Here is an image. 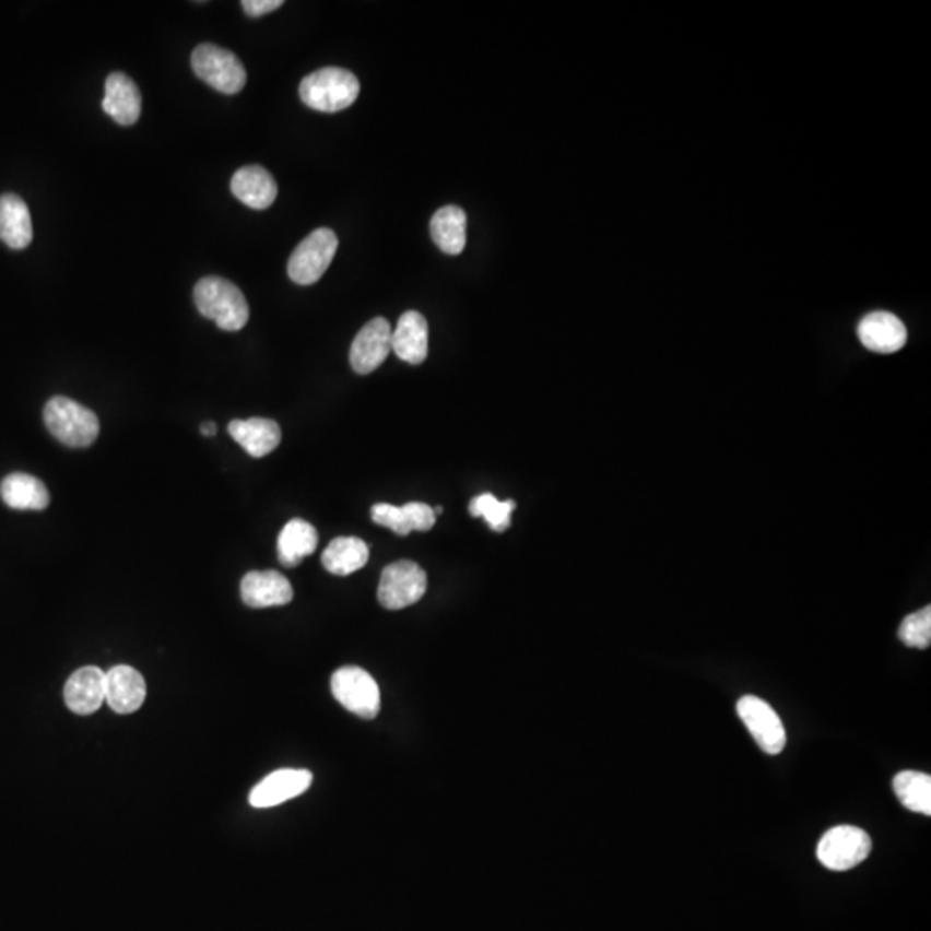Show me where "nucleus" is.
<instances>
[{"mask_svg": "<svg viewBox=\"0 0 931 931\" xmlns=\"http://www.w3.org/2000/svg\"><path fill=\"white\" fill-rule=\"evenodd\" d=\"M193 300L204 318L226 331H238L249 321V304L235 283L220 276H208L193 288Z\"/></svg>", "mask_w": 931, "mask_h": 931, "instance_id": "1", "label": "nucleus"}, {"mask_svg": "<svg viewBox=\"0 0 931 931\" xmlns=\"http://www.w3.org/2000/svg\"><path fill=\"white\" fill-rule=\"evenodd\" d=\"M360 91L356 74L335 66L307 74L298 86V95L307 107L330 115L356 103Z\"/></svg>", "mask_w": 931, "mask_h": 931, "instance_id": "2", "label": "nucleus"}, {"mask_svg": "<svg viewBox=\"0 0 931 931\" xmlns=\"http://www.w3.org/2000/svg\"><path fill=\"white\" fill-rule=\"evenodd\" d=\"M44 421L54 437L73 449L91 447L101 432L97 414L64 396L52 397L47 402Z\"/></svg>", "mask_w": 931, "mask_h": 931, "instance_id": "3", "label": "nucleus"}, {"mask_svg": "<svg viewBox=\"0 0 931 931\" xmlns=\"http://www.w3.org/2000/svg\"><path fill=\"white\" fill-rule=\"evenodd\" d=\"M192 70L202 82L221 94H238L246 86V68L228 49L202 44L192 52Z\"/></svg>", "mask_w": 931, "mask_h": 931, "instance_id": "4", "label": "nucleus"}, {"mask_svg": "<svg viewBox=\"0 0 931 931\" xmlns=\"http://www.w3.org/2000/svg\"><path fill=\"white\" fill-rule=\"evenodd\" d=\"M339 238L330 228H318L307 235L288 259V276L297 285H313L327 273L335 258Z\"/></svg>", "mask_w": 931, "mask_h": 931, "instance_id": "5", "label": "nucleus"}, {"mask_svg": "<svg viewBox=\"0 0 931 931\" xmlns=\"http://www.w3.org/2000/svg\"><path fill=\"white\" fill-rule=\"evenodd\" d=\"M331 694L349 712L373 719L380 712L381 698L378 683L363 668H340L331 676Z\"/></svg>", "mask_w": 931, "mask_h": 931, "instance_id": "6", "label": "nucleus"}, {"mask_svg": "<svg viewBox=\"0 0 931 931\" xmlns=\"http://www.w3.org/2000/svg\"><path fill=\"white\" fill-rule=\"evenodd\" d=\"M873 849L870 835L858 826H835L817 844V859L832 871H849L867 861Z\"/></svg>", "mask_w": 931, "mask_h": 931, "instance_id": "7", "label": "nucleus"}, {"mask_svg": "<svg viewBox=\"0 0 931 931\" xmlns=\"http://www.w3.org/2000/svg\"><path fill=\"white\" fill-rule=\"evenodd\" d=\"M428 580L425 569L413 561L388 564L378 585V601L385 609L399 611L416 604L425 596Z\"/></svg>", "mask_w": 931, "mask_h": 931, "instance_id": "8", "label": "nucleus"}, {"mask_svg": "<svg viewBox=\"0 0 931 931\" xmlns=\"http://www.w3.org/2000/svg\"><path fill=\"white\" fill-rule=\"evenodd\" d=\"M736 712L744 721L756 744L769 756L780 754L787 744V731L780 716L763 698L745 695L736 704Z\"/></svg>", "mask_w": 931, "mask_h": 931, "instance_id": "9", "label": "nucleus"}, {"mask_svg": "<svg viewBox=\"0 0 931 931\" xmlns=\"http://www.w3.org/2000/svg\"><path fill=\"white\" fill-rule=\"evenodd\" d=\"M392 352V327L385 318H375L364 325L351 347V366L360 375H369L380 368Z\"/></svg>", "mask_w": 931, "mask_h": 931, "instance_id": "10", "label": "nucleus"}, {"mask_svg": "<svg viewBox=\"0 0 931 931\" xmlns=\"http://www.w3.org/2000/svg\"><path fill=\"white\" fill-rule=\"evenodd\" d=\"M310 783L313 775L307 769H279L254 787L249 802L252 808H274L294 797L303 796Z\"/></svg>", "mask_w": 931, "mask_h": 931, "instance_id": "11", "label": "nucleus"}, {"mask_svg": "<svg viewBox=\"0 0 931 931\" xmlns=\"http://www.w3.org/2000/svg\"><path fill=\"white\" fill-rule=\"evenodd\" d=\"M64 700L74 715H94L106 703V673L97 667L74 671L66 682Z\"/></svg>", "mask_w": 931, "mask_h": 931, "instance_id": "12", "label": "nucleus"}, {"mask_svg": "<svg viewBox=\"0 0 931 931\" xmlns=\"http://www.w3.org/2000/svg\"><path fill=\"white\" fill-rule=\"evenodd\" d=\"M148 697V685L135 668L119 664L106 673V703L118 715L139 711Z\"/></svg>", "mask_w": 931, "mask_h": 931, "instance_id": "13", "label": "nucleus"}, {"mask_svg": "<svg viewBox=\"0 0 931 931\" xmlns=\"http://www.w3.org/2000/svg\"><path fill=\"white\" fill-rule=\"evenodd\" d=\"M859 340L864 347L879 354H894L907 342V330L897 316L876 310L864 316L858 327Z\"/></svg>", "mask_w": 931, "mask_h": 931, "instance_id": "14", "label": "nucleus"}, {"mask_svg": "<svg viewBox=\"0 0 931 931\" xmlns=\"http://www.w3.org/2000/svg\"><path fill=\"white\" fill-rule=\"evenodd\" d=\"M241 601L249 608L286 605L294 599L291 581L279 571H250L241 578Z\"/></svg>", "mask_w": 931, "mask_h": 931, "instance_id": "15", "label": "nucleus"}, {"mask_svg": "<svg viewBox=\"0 0 931 931\" xmlns=\"http://www.w3.org/2000/svg\"><path fill=\"white\" fill-rule=\"evenodd\" d=\"M103 109L121 127L135 125L142 113V95L137 83L125 73H110Z\"/></svg>", "mask_w": 931, "mask_h": 931, "instance_id": "16", "label": "nucleus"}, {"mask_svg": "<svg viewBox=\"0 0 931 931\" xmlns=\"http://www.w3.org/2000/svg\"><path fill=\"white\" fill-rule=\"evenodd\" d=\"M228 434L252 458H264L282 441V429L279 423L266 417L233 420L228 425Z\"/></svg>", "mask_w": 931, "mask_h": 931, "instance_id": "17", "label": "nucleus"}, {"mask_svg": "<svg viewBox=\"0 0 931 931\" xmlns=\"http://www.w3.org/2000/svg\"><path fill=\"white\" fill-rule=\"evenodd\" d=\"M392 352L404 363H423L428 356V323L417 310H408L392 330Z\"/></svg>", "mask_w": 931, "mask_h": 931, "instance_id": "18", "label": "nucleus"}, {"mask_svg": "<svg viewBox=\"0 0 931 931\" xmlns=\"http://www.w3.org/2000/svg\"><path fill=\"white\" fill-rule=\"evenodd\" d=\"M232 193L249 208L268 209L279 196V185L262 166H246L232 178Z\"/></svg>", "mask_w": 931, "mask_h": 931, "instance_id": "19", "label": "nucleus"}, {"mask_svg": "<svg viewBox=\"0 0 931 931\" xmlns=\"http://www.w3.org/2000/svg\"><path fill=\"white\" fill-rule=\"evenodd\" d=\"M0 497L5 506L20 511H42L50 503L44 482L26 473L8 474L0 483Z\"/></svg>", "mask_w": 931, "mask_h": 931, "instance_id": "20", "label": "nucleus"}, {"mask_svg": "<svg viewBox=\"0 0 931 931\" xmlns=\"http://www.w3.org/2000/svg\"><path fill=\"white\" fill-rule=\"evenodd\" d=\"M33 238L28 205L14 193L0 196V240L11 249H25Z\"/></svg>", "mask_w": 931, "mask_h": 931, "instance_id": "21", "label": "nucleus"}, {"mask_svg": "<svg viewBox=\"0 0 931 931\" xmlns=\"http://www.w3.org/2000/svg\"><path fill=\"white\" fill-rule=\"evenodd\" d=\"M318 547V531L304 519H292L279 537V559L286 568H295Z\"/></svg>", "mask_w": 931, "mask_h": 931, "instance_id": "22", "label": "nucleus"}, {"mask_svg": "<svg viewBox=\"0 0 931 931\" xmlns=\"http://www.w3.org/2000/svg\"><path fill=\"white\" fill-rule=\"evenodd\" d=\"M369 559L368 543L357 537H339L325 549L323 566L331 575L347 576L360 571Z\"/></svg>", "mask_w": 931, "mask_h": 931, "instance_id": "23", "label": "nucleus"}, {"mask_svg": "<svg viewBox=\"0 0 931 931\" xmlns=\"http://www.w3.org/2000/svg\"><path fill=\"white\" fill-rule=\"evenodd\" d=\"M466 213L458 205L438 209L429 223L435 246L449 256H459L466 247Z\"/></svg>", "mask_w": 931, "mask_h": 931, "instance_id": "24", "label": "nucleus"}, {"mask_svg": "<svg viewBox=\"0 0 931 931\" xmlns=\"http://www.w3.org/2000/svg\"><path fill=\"white\" fill-rule=\"evenodd\" d=\"M894 792L904 808L915 813L931 814V776L919 771H903L894 778Z\"/></svg>", "mask_w": 931, "mask_h": 931, "instance_id": "25", "label": "nucleus"}, {"mask_svg": "<svg viewBox=\"0 0 931 931\" xmlns=\"http://www.w3.org/2000/svg\"><path fill=\"white\" fill-rule=\"evenodd\" d=\"M516 509L515 500H498L495 495H476L470 503V515L483 518L491 530L503 533L511 527V515Z\"/></svg>", "mask_w": 931, "mask_h": 931, "instance_id": "26", "label": "nucleus"}, {"mask_svg": "<svg viewBox=\"0 0 931 931\" xmlns=\"http://www.w3.org/2000/svg\"><path fill=\"white\" fill-rule=\"evenodd\" d=\"M899 638L907 647L928 649L931 644V608L921 609L918 613L909 614L899 628Z\"/></svg>", "mask_w": 931, "mask_h": 931, "instance_id": "27", "label": "nucleus"}, {"mask_svg": "<svg viewBox=\"0 0 931 931\" xmlns=\"http://www.w3.org/2000/svg\"><path fill=\"white\" fill-rule=\"evenodd\" d=\"M372 518L376 525L392 530L397 535L405 537L413 531L409 527L404 509L392 506V504H376V506H373Z\"/></svg>", "mask_w": 931, "mask_h": 931, "instance_id": "28", "label": "nucleus"}, {"mask_svg": "<svg viewBox=\"0 0 931 931\" xmlns=\"http://www.w3.org/2000/svg\"><path fill=\"white\" fill-rule=\"evenodd\" d=\"M405 518H408L409 527L413 531H428L435 527L437 516H435L434 507L426 506L421 503H409L402 506Z\"/></svg>", "mask_w": 931, "mask_h": 931, "instance_id": "29", "label": "nucleus"}, {"mask_svg": "<svg viewBox=\"0 0 931 931\" xmlns=\"http://www.w3.org/2000/svg\"><path fill=\"white\" fill-rule=\"evenodd\" d=\"M282 0H244L241 8L250 17L264 16L282 8Z\"/></svg>", "mask_w": 931, "mask_h": 931, "instance_id": "30", "label": "nucleus"}, {"mask_svg": "<svg viewBox=\"0 0 931 931\" xmlns=\"http://www.w3.org/2000/svg\"><path fill=\"white\" fill-rule=\"evenodd\" d=\"M201 432L204 437H214V435H216L217 428L214 423L208 421V423H204V425L201 426Z\"/></svg>", "mask_w": 931, "mask_h": 931, "instance_id": "31", "label": "nucleus"}]
</instances>
